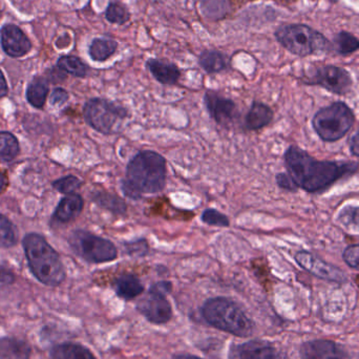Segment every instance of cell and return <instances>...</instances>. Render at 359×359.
I'll list each match as a JSON object with an SVG mask.
<instances>
[{
    "instance_id": "d4e9b609",
    "label": "cell",
    "mask_w": 359,
    "mask_h": 359,
    "mask_svg": "<svg viewBox=\"0 0 359 359\" xmlns=\"http://www.w3.org/2000/svg\"><path fill=\"white\" fill-rule=\"evenodd\" d=\"M200 8L205 17L217 20L228 14L230 4L228 0H201Z\"/></svg>"
},
{
    "instance_id": "d6986e66",
    "label": "cell",
    "mask_w": 359,
    "mask_h": 359,
    "mask_svg": "<svg viewBox=\"0 0 359 359\" xmlns=\"http://www.w3.org/2000/svg\"><path fill=\"white\" fill-rule=\"evenodd\" d=\"M84 201L81 196L77 194H67L59 203L55 211V217L62 223L75 219L83 210Z\"/></svg>"
},
{
    "instance_id": "30bf717a",
    "label": "cell",
    "mask_w": 359,
    "mask_h": 359,
    "mask_svg": "<svg viewBox=\"0 0 359 359\" xmlns=\"http://www.w3.org/2000/svg\"><path fill=\"white\" fill-rule=\"evenodd\" d=\"M305 82L310 86H322L337 95L348 94L353 86V80L349 72L335 65L318 67Z\"/></svg>"
},
{
    "instance_id": "ab89813d",
    "label": "cell",
    "mask_w": 359,
    "mask_h": 359,
    "mask_svg": "<svg viewBox=\"0 0 359 359\" xmlns=\"http://www.w3.org/2000/svg\"><path fill=\"white\" fill-rule=\"evenodd\" d=\"M8 94V86H6V79H4V74L0 71V98Z\"/></svg>"
},
{
    "instance_id": "5bb4252c",
    "label": "cell",
    "mask_w": 359,
    "mask_h": 359,
    "mask_svg": "<svg viewBox=\"0 0 359 359\" xmlns=\"http://www.w3.org/2000/svg\"><path fill=\"white\" fill-rule=\"evenodd\" d=\"M299 354L301 359H351L343 346L326 339L307 341Z\"/></svg>"
},
{
    "instance_id": "9c48e42d",
    "label": "cell",
    "mask_w": 359,
    "mask_h": 359,
    "mask_svg": "<svg viewBox=\"0 0 359 359\" xmlns=\"http://www.w3.org/2000/svg\"><path fill=\"white\" fill-rule=\"evenodd\" d=\"M172 289L170 282L156 283L149 288L147 297L139 302L137 309L151 324H166L172 318V305L166 297Z\"/></svg>"
},
{
    "instance_id": "74e56055",
    "label": "cell",
    "mask_w": 359,
    "mask_h": 359,
    "mask_svg": "<svg viewBox=\"0 0 359 359\" xmlns=\"http://www.w3.org/2000/svg\"><path fill=\"white\" fill-rule=\"evenodd\" d=\"M67 99H69V94L63 88H56L50 97V103L55 107H57V105L60 107V105L65 104Z\"/></svg>"
},
{
    "instance_id": "83f0119b",
    "label": "cell",
    "mask_w": 359,
    "mask_h": 359,
    "mask_svg": "<svg viewBox=\"0 0 359 359\" xmlns=\"http://www.w3.org/2000/svg\"><path fill=\"white\" fill-rule=\"evenodd\" d=\"M334 46L339 54L346 56L359 50V40L349 32H339L334 37Z\"/></svg>"
},
{
    "instance_id": "8fae6325",
    "label": "cell",
    "mask_w": 359,
    "mask_h": 359,
    "mask_svg": "<svg viewBox=\"0 0 359 359\" xmlns=\"http://www.w3.org/2000/svg\"><path fill=\"white\" fill-rule=\"evenodd\" d=\"M294 259L304 270L313 274L316 278L339 284H344L348 280L347 274L343 270L323 261L320 257H316L309 251H299Z\"/></svg>"
},
{
    "instance_id": "9a60e30c",
    "label": "cell",
    "mask_w": 359,
    "mask_h": 359,
    "mask_svg": "<svg viewBox=\"0 0 359 359\" xmlns=\"http://www.w3.org/2000/svg\"><path fill=\"white\" fill-rule=\"evenodd\" d=\"M1 46L4 53L14 58L25 56L32 48L27 35L18 27L13 25L2 27Z\"/></svg>"
},
{
    "instance_id": "4dcf8cb0",
    "label": "cell",
    "mask_w": 359,
    "mask_h": 359,
    "mask_svg": "<svg viewBox=\"0 0 359 359\" xmlns=\"http://www.w3.org/2000/svg\"><path fill=\"white\" fill-rule=\"evenodd\" d=\"M337 219L343 224L345 227L354 231H359V206H348L344 207L339 212Z\"/></svg>"
},
{
    "instance_id": "7c38bea8",
    "label": "cell",
    "mask_w": 359,
    "mask_h": 359,
    "mask_svg": "<svg viewBox=\"0 0 359 359\" xmlns=\"http://www.w3.org/2000/svg\"><path fill=\"white\" fill-rule=\"evenodd\" d=\"M230 359H289L276 346L269 341H250L232 346Z\"/></svg>"
},
{
    "instance_id": "8d00e7d4",
    "label": "cell",
    "mask_w": 359,
    "mask_h": 359,
    "mask_svg": "<svg viewBox=\"0 0 359 359\" xmlns=\"http://www.w3.org/2000/svg\"><path fill=\"white\" fill-rule=\"evenodd\" d=\"M276 180L278 187L287 190V191L295 192L299 189V186L293 181V179L291 178L289 174L280 172V174L276 175Z\"/></svg>"
},
{
    "instance_id": "2e32d148",
    "label": "cell",
    "mask_w": 359,
    "mask_h": 359,
    "mask_svg": "<svg viewBox=\"0 0 359 359\" xmlns=\"http://www.w3.org/2000/svg\"><path fill=\"white\" fill-rule=\"evenodd\" d=\"M147 67L155 79L165 86H174L181 77V72L174 63L153 58L147 61Z\"/></svg>"
},
{
    "instance_id": "277c9868",
    "label": "cell",
    "mask_w": 359,
    "mask_h": 359,
    "mask_svg": "<svg viewBox=\"0 0 359 359\" xmlns=\"http://www.w3.org/2000/svg\"><path fill=\"white\" fill-rule=\"evenodd\" d=\"M201 312L207 324L234 337H250L255 331L252 320L238 303L227 297L207 299Z\"/></svg>"
},
{
    "instance_id": "44dd1931",
    "label": "cell",
    "mask_w": 359,
    "mask_h": 359,
    "mask_svg": "<svg viewBox=\"0 0 359 359\" xmlns=\"http://www.w3.org/2000/svg\"><path fill=\"white\" fill-rule=\"evenodd\" d=\"M52 359H97L84 346L75 343H62L50 349Z\"/></svg>"
},
{
    "instance_id": "ba28073f",
    "label": "cell",
    "mask_w": 359,
    "mask_h": 359,
    "mask_svg": "<svg viewBox=\"0 0 359 359\" xmlns=\"http://www.w3.org/2000/svg\"><path fill=\"white\" fill-rule=\"evenodd\" d=\"M69 243L74 252L88 263H109L118 257V249L113 242L86 230L72 232Z\"/></svg>"
},
{
    "instance_id": "cb8c5ba5",
    "label": "cell",
    "mask_w": 359,
    "mask_h": 359,
    "mask_svg": "<svg viewBox=\"0 0 359 359\" xmlns=\"http://www.w3.org/2000/svg\"><path fill=\"white\" fill-rule=\"evenodd\" d=\"M118 43L115 40L109 38H96L93 40L88 50L90 58L93 60L102 62L113 56L117 50Z\"/></svg>"
},
{
    "instance_id": "1f68e13d",
    "label": "cell",
    "mask_w": 359,
    "mask_h": 359,
    "mask_svg": "<svg viewBox=\"0 0 359 359\" xmlns=\"http://www.w3.org/2000/svg\"><path fill=\"white\" fill-rule=\"evenodd\" d=\"M16 230L13 224L0 215V246L12 247L16 243Z\"/></svg>"
},
{
    "instance_id": "52a82bcc",
    "label": "cell",
    "mask_w": 359,
    "mask_h": 359,
    "mask_svg": "<svg viewBox=\"0 0 359 359\" xmlns=\"http://www.w3.org/2000/svg\"><path fill=\"white\" fill-rule=\"evenodd\" d=\"M83 115L90 128L107 136L116 134L120 124L130 117L126 107L102 98L88 100L84 105Z\"/></svg>"
},
{
    "instance_id": "60d3db41",
    "label": "cell",
    "mask_w": 359,
    "mask_h": 359,
    "mask_svg": "<svg viewBox=\"0 0 359 359\" xmlns=\"http://www.w3.org/2000/svg\"><path fill=\"white\" fill-rule=\"evenodd\" d=\"M6 186H8V179L2 172H0V194L6 190Z\"/></svg>"
},
{
    "instance_id": "8992f818",
    "label": "cell",
    "mask_w": 359,
    "mask_h": 359,
    "mask_svg": "<svg viewBox=\"0 0 359 359\" xmlns=\"http://www.w3.org/2000/svg\"><path fill=\"white\" fill-rule=\"evenodd\" d=\"M354 121L353 111L345 102L339 101L320 109L312 120V126L323 141L335 142L347 135Z\"/></svg>"
},
{
    "instance_id": "6da1fadb",
    "label": "cell",
    "mask_w": 359,
    "mask_h": 359,
    "mask_svg": "<svg viewBox=\"0 0 359 359\" xmlns=\"http://www.w3.org/2000/svg\"><path fill=\"white\" fill-rule=\"evenodd\" d=\"M284 160L293 181L299 188L310 194L327 189L339 179L358 172L359 168L356 162L318 161L294 145L287 149Z\"/></svg>"
},
{
    "instance_id": "7a4b0ae2",
    "label": "cell",
    "mask_w": 359,
    "mask_h": 359,
    "mask_svg": "<svg viewBox=\"0 0 359 359\" xmlns=\"http://www.w3.org/2000/svg\"><path fill=\"white\" fill-rule=\"evenodd\" d=\"M166 179L165 158L154 151H142L128 162L126 179L121 182L122 192L132 200H140L144 194L161 192Z\"/></svg>"
},
{
    "instance_id": "b9f144b4",
    "label": "cell",
    "mask_w": 359,
    "mask_h": 359,
    "mask_svg": "<svg viewBox=\"0 0 359 359\" xmlns=\"http://www.w3.org/2000/svg\"><path fill=\"white\" fill-rule=\"evenodd\" d=\"M172 359H202L200 358H196V356L194 355H187V354H181V355H176L172 358Z\"/></svg>"
},
{
    "instance_id": "3957f363",
    "label": "cell",
    "mask_w": 359,
    "mask_h": 359,
    "mask_svg": "<svg viewBox=\"0 0 359 359\" xmlns=\"http://www.w3.org/2000/svg\"><path fill=\"white\" fill-rule=\"evenodd\" d=\"M23 248L33 276L46 286H59L65 280V266L58 253L39 234L29 233L23 238Z\"/></svg>"
},
{
    "instance_id": "484cf974",
    "label": "cell",
    "mask_w": 359,
    "mask_h": 359,
    "mask_svg": "<svg viewBox=\"0 0 359 359\" xmlns=\"http://www.w3.org/2000/svg\"><path fill=\"white\" fill-rule=\"evenodd\" d=\"M48 88L46 81L42 79H36L29 84L27 90V101L33 105L34 107L41 109L46 103V97H48Z\"/></svg>"
},
{
    "instance_id": "e0dca14e",
    "label": "cell",
    "mask_w": 359,
    "mask_h": 359,
    "mask_svg": "<svg viewBox=\"0 0 359 359\" xmlns=\"http://www.w3.org/2000/svg\"><path fill=\"white\" fill-rule=\"evenodd\" d=\"M273 111L265 103H252L245 117V128L248 130H259L266 128L273 120Z\"/></svg>"
},
{
    "instance_id": "ffe728a7",
    "label": "cell",
    "mask_w": 359,
    "mask_h": 359,
    "mask_svg": "<svg viewBox=\"0 0 359 359\" xmlns=\"http://www.w3.org/2000/svg\"><path fill=\"white\" fill-rule=\"evenodd\" d=\"M114 286L118 297L126 301L136 299L144 291L142 283L133 274H122L116 280Z\"/></svg>"
},
{
    "instance_id": "4316f807",
    "label": "cell",
    "mask_w": 359,
    "mask_h": 359,
    "mask_svg": "<svg viewBox=\"0 0 359 359\" xmlns=\"http://www.w3.org/2000/svg\"><path fill=\"white\" fill-rule=\"evenodd\" d=\"M19 144L17 139L10 133H0V160L10 162L17 157Z\"/></svg>"
},
{
    "instance_id": "f1b7e54d",
    "label": "cell",
    "mask_w": 359,
    "mask_h": 359,
    "mask_svg": "<svg viewBox=\"0 0 359 359\" xmlns=\"http://www.w3.org/2000/svg\"><path fill=\"white\" fill-rule=\"evenodd\" d=\"M59 69L65 73L71 74L75 77L83 78L86 77L88 73V67L86 65L80 60L77 57L74 56H63L58 60Z\"/></svg>"
},
{
    "instance_id": "f35d334b",
    "label": "cell",
    "mask_w": 359,
    "mask_h": 359,
    "mask_svg": "<svg viewBox=\"0 0 359 359\" xmlns=\"http://www.w3.org/2000/svg\"><path fill=\"white\" fill-rule=\"evenodd\" d=\"M349 149L352 155L359 157V128L355 134L349 139Z\"/></svg>"
},
{
    "instance_id": "d6a6232c",
    "label": "cell",
    "mask_w": 359,
    "mask_h": 359,
    "mask_svg": "<svg viewBox=\"0 0 359 359\" xmlns=\"http://www.w3.org/2000/svg\"><path fill=\"white\" fill-rule=\"evenodd\" d=\"M201 219H202L203 223L215 226V227H229L230 225L229 219L217 209H205L201 215Z\"/></svg>"
},
{
    "instance_id": "d590c367",
    "label": "cell",
    "mask_w": 359,
    "mask_h": 359,
    "mask_svg": "<svg viewBox=\"0 0 359 359\" xmlns=\"http://www.w3.org/2000/svg\"><path fill=\"white\" fill-rule=\"evenodd\" d=\"M343 259L350 268L359 271V244L348 246L344 250Z\"/></svg>"
},
{
    "instance_id": "f546056e",
    "label": "cell",
    "mask_w": 359,
    "mask_h": 359,
    "mask_svg": "<svg viewBox=\"0 0 359 359\" xmlns=\"http://www.w3.org/2000/svg\"><path fill=\"white\" fill-rule=\"evenodd\" d=\"M105 18L111 23L124 25L130 20V14L123 4L119 2H111L105 11Z\"/></svg>"
},
{
    "instance_id": "603a6c76",
    "label": "cell",
    "mask_w": 359,
    "mask_h": 359,
    "mask_svg": "<svg viewBox=\"0 0 359 359\" xmlns=\"http://www.w3.org/2000/svg\"><path fill=\"white\" fill-rule=\"evenodd\" d=\"M92 200L101 208L114 213V215H123L128 211V205L123 198L117 194L107 191H96L93 194Z\"/></svg>"
},
{
    "instance_id": "836d02e7",
    "label": "cell",
    "mask_w": 359,
    "mask_h": 359,
    "mask_svg": "<svg viewBox=\"0 0 359 359\" xmlns=\"http://www.w3.org/2000/svg\"><path fill=\"white\" fill-rule=\"evenodd\" d=\"M123 246L126 253L130 257H143L149 255V245L147 238H139L133 242H124Z\"/></svg>"
},
{
    "instance_id": "ac0fdd59",
    "label": "cell",
    "mask_w": 359,
    "mask_h": 359,
    "mask_svg": "<svg viewBox=\"0 0 359 359\" xmlns=\"http://www.w3.org/2000/svg\"><path fill=\"white\" fill-rule=\"evenodd\" d=\"M32 347L27 341L16 337L0 339V359H31Z\"/></svg>"
},
{
    "instance_id": "4fadbf2b",
    "label": "cell",
    "mask_w": 359,
    "mask_h": 359,
    "mask_svg": "<svg viewBox=\"0 0 359 359\" xmlns=\"http://www.w3.org/2000/svg\"><path fill=\"white\" fill-rule=\"evenodd\" d=\"M204 103L210 117L219 126L231 123L238 113L236 104L231 99L221 96L213 90L206 92Z\"/></svg>"
},
{
    "instance_id": "7402d4cb",
    "label": "cell",
    "mask_w": 359,
    "mask_h": 359,
    "mask_svg": "<svg viewBox=\"0 0 359 359\" xmlns=\"http://www.w3.org/2000/svg\"><path fill=\"white\" fill-rule=\"evenodd\" d=\"M201 67L208 74H217L229 67V59L219 50H205L198 57Z\"/></svg>"
},
{
    "instance_id": "e575fe53",
    "label": "cell",
    "mask_w": 359,
    "mask_h": 359,
    "mask_svg": "<svg viewBox=\"0 0 359 359\" xmlns=\"http://www.w3.org/2000/svg\"><path fill=\"white\" fill-rule=\"evenodd\" d=\"M81 181L75 176H67L54 182V187L61 194H72L79 189Z\"/></svg>"
},
{
    "instance_id": "5b68a950",
    "label": "cell",
    "mask_w": 359,
    "mask_h": 359,
    "mask_svg": "<svg viewBox=\"0 0 359 359\" xmlns=\"http://www.w3.org/2000/svg\"><path fill=\"white\" fill-rule=\"evenodd\" d=\"M278 41L299 57L310 56L330 48V41L320 32L306 25H287L276 32Z\"/></svg>"
}]
</instances>
